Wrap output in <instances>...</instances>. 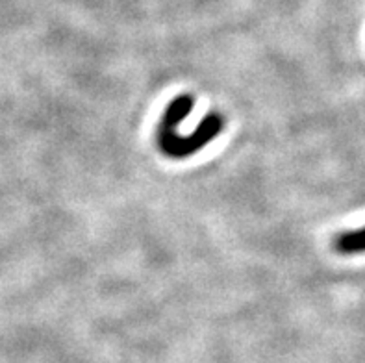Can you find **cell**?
<instances>
[{
	"label": "cell",
	"instance_id": "obj_1",
	"mask_svg": "<svg viewBox=\"0 0 365 363\" xmlns=\"http://www.w3.org/2000/svg\"><path fill=\"white\" fill-rule=\"evenodd\" d=\"M225 130V117L210 113L199 123L197 130L190 136H180L178 128H158L156 143L163 156L173 160H184L204 148Z\"/></svg>",
	"mask_w": 365,
	"mask_h": 363
},
{
	"label": "cell",
	"instance_id": "obj_2",
	"mask_svg": "<svg viewBox=\"0 0 365 363\" xmlns=\"http://www.w3.org/2000/svg\"><path fill=\"white\" fill-rule=\"evenodd\" d=\"M195 108V98L193 95H180V97L173 98L169 104H167L165 111H163L162 119L158 128H178V124L190 116Z\"/></svg>",
	"mask_w": 365,
	"mask_h": 363
},
{
	"label": "cell",
	"instance_id": "obj_3",
	"mask_svg": "<svg viewBox=\"0 0 365 363\" xmlns=\"http://www.w3.org/2000/svg\"><path fill=\"white\" fill-rule=\"evenodd\" d=\"M334 248L339 254H345V256L365 252V226L360 230L345 232V234L338 235L336 241H334Z\"/></svg>",
	"mask_w": 365,
	"mask_h": 363
}]
</instances>
